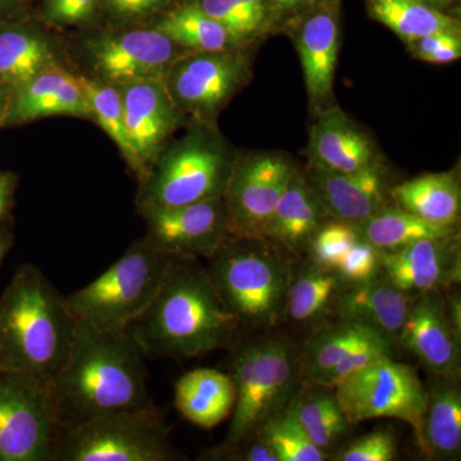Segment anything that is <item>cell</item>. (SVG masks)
<instances>
[{
  "label": "cell",
  "instance_id": "cell-1",
  "mask_svg": "<svg viewBox=\"0 0 461 461\" xmlns=\"http://www.w3.org/2000/svg\"><path fill=\"white\" fill-rule=\"evenodd\" d=\"M241 329L198 259L172 258L150 304L126 332L144 357L182 360L232 348Z\"/></svg>",
  "mask_w": 461,
  "mask_h": 461
},
{
  "label": "cell",
  "instance_id": "cell-2",
  "mask_svg": "<svg viewBox=\"0 0 461 461\" xmlns=\"http://www.w3.org/2000/svg\"><path fill=\"white\" fill-rule=\"evenodd\" d=\"M142 357L126 330L102 332L77 321L68 357L50 384L57 435L111 412L153 405Z\"/></svg>",
  "mask_w": 461,
  "mask_h": 461
},
{
  "label": "cell",
  "instance_id": "cell-3",
  "mask_svg": "<svg viewBox=\"0 0 461 461\" xmlns=\"http://www.w3.org/2000/svg\"><path fill=\"white\" fill-rule=\"evenodd\" d=\"M76 326L66 296L38 267L23 264L0 295V369L50 386L68 357Z\"/></svg>",
  "mask_w": 461,
  "mask_h": 461
},
{
  "label": "cell",
  "instance_id": "cell-4",
  "mask_svg": "<svg viewBox=\"0 0 461 461\" xmlns=\"http://www.w3.org/2000/svg\"><path fill=\"white\" fill-rule=\"evenodd\" d=\"M206 260L218 295L242 327L273 329L285 320L294 260L275 242L230 235Z\"/></svg>",
  "mask_w": 461,
  "mask_h": 461
},
{
  "label": "cell",
  "instance_id": "cell-5",
  "mask_svg": "<svg viewBox=\"0 0 461 461\" xmlns=\"http://www.w3.org/2000/svg\"><path fill=\"white\" fill-rule=\"evenodd\" d=\"M235 159L217 127L193 122L186 135L163 148L139 184L138 213L223 198Z\"/></svg>",
  "mask_w": 461,
  "mask_h": 461
},
{
  "label": "cell",
  "instance_id": "cell-6",
  "mask_svg": "<svg viewBox=\"0 0 461 461\" xmlns=\"http://www.w3.org/2000/svg\"><path fill=\"white\" fill-rule=\"evenodd\" d=\"M230 375L236 400L223 445L256 435L290 403L303 384L300 353L282 338H263L232 346Z\"/></svg>",
  "mask_w": 461,
  "mask_h": 461
},
{
  "label": "cell",
  "instance_id": "cell-7",
  "mask_svg": "<svg viewBox=\"0 0 461 461\" xmlns=\"http://www.w3.org/2000/svg\"><path fill=\"white\" fill-rule=\"evenodd\" d=\"M171 259L138 240L99 277L66 296L67 306L94 330L123 332L150 304Z\"/></svg>",
  "mask_w": 461,
  "mask_h": 461
},
{
  "label": "cell",
  "instance_id": "cell-8",
  "mask_svg": "<svg viewBox=\"0 0 461 461\" xmlns=\"http://www.w3.org/2000/svg\"><path fill=\"white\" fill-rule=\"evenodd\" d=\"M184 459L154 405L94 418L59 430L51 461H172Z\"/></svg>",
  "mask_w": 461,
  "mask_h": 461
},
{
  "label": "cell",
  "instance_id": "cell-9",
  "mask_svg": "<svg viewBox=\"0 0 461 461\" xmlns=\"http://www.w3.org/2000/svg\"><path fill=\"white\" fill-rule=\"evenodd\" d=\"M333 391L351 426L391 418L408 423L420 442L429 390L412 366L382 357Z\"/></svg>",
  "mask_w": 461,
  "mask_h": 461
},
{
  "label": "cell",
  "instance_id": "cell-10",
  "mask_svg": "<svg viewBox=\"0 0 461 461\" xmlns=\"http://www.w3.org/2000/svg\"><path fill=\"white\" fill-rule=\"evenodd\" d=\"M250 77L245 48L186 51L165 76L167 87L185 118L215 126L218 115Z\"/></svg>",
  "mask_w": 461,
  "mask_h": 461
},
{
  "label": "cell",
  "instance_id": "cell-11",
  "mask_svg": "<svg viewBox=\"0 0 461 461\" xmlns=\"http://www.w3.org/2000/svg\"><path fill=\"white\" fill-rule=\"evenodd\" d=\"M91 77L120 85L165 77L169 67L187 50L153 27H108L85 36L80 45Z\"/></svg>",
  "mask_w": 461,
  "mask_h": 461
},
{
  "label": "cell",
  "instance_id": "cell-12",
  "mask_svg": "<svg viewBox=\"0 0 461 461\" xmlns=\"http://www.w3.org/2000/svg\"><path fill=\"white\" fill-rule=\"evenodd\" d=\"M56 438L50 386L0 369V461H51Z\"/></svg>",
  "mask_w": 461,
  "mask_h": 461
},
{
  "label": "cell",
  "instance_id": "cell-13",
  "mask_svg": "<svg viewBox=\"0 0 461 461\" xmlns=\"http://www.w3.org/2000/svg\"><path fill=\"white\" fill-rule=\"evenodd\" d=\"M296 169L290 158L275 151L236 157L223 194L230 235L267 239L276 206Z\"/></svg>",
  "mask_w": 461,
  "mask_h": 461
},
{
  "label": "cell",
  "instance_id": "cell-14",
  "mask_svg": "<svg viewBox=\"0 0 461 461\" xmlns=\"http://www.w3.org/2000/svg\"><path fill=\"white\" fill-rule=\"evenodd\" d=\"M145 244L169 258L209 259L230 236L223 198L141 212Z\"/></svg>",
  "mask_w": 461,
  "mask_h": 461
},
{
  "label": "cell",
  "instance_id": "cell-15",
  "mask_svg": "<svg viewBox=\"0 0 461 461\" xmlns=\"http://www.w3.org/2000/svg\"><path fill=\"white\" fill-rule=\"evenodd\" d=\"M115 87L120 91L127 131L145 180L185 115L172 99L165 77L144 78Z\"/></svg>",
  "mask_w": 461,
  "mask_h": 461
},
{
  "label": "cell",
  "instance_id": "cell-16",
  "mask_svg": "<svg viewBox=\"0 0 461 461\" xmlns=\"http://www.w3.org/2000/svg\"><path fill=\"white\" fill-rule=\"evenodd\" d=\"M397 344L411 351L433 377H459L461 338L446 317L444 291L414 297Z\"/></svg>",
  "mask_w": 461,
  "mask_h": 461
},
{
  "label": "cell",
  "instance_id": "cell-17",
  "mask_svg": "<svg viewBox=\"0 0 461 461\" xmlns=\"http://www.w3.org/2000/svg\"><path fill=\"white\" fill-rule=\"evenodd\" d=\"M304 176L330 220L359 224L393 204V187L384 160L359 171L344 173L308 167Z\"/></svg>",
  "mask_w": 461,
  "mask_h": 461
},
{
  "label": "cell",
  "instance_id": "cell-18",
  "mask_svg": "<svg viewBox=\"0 0 461 461\" xmlns=\"http://www.w3.org/2000/svg\"><path fill=\"white\" fill-rule=\"evenodd\" d=\"M381 275L411 295L450 290L461 278L459 233L420 240L395 253L381 251Z\"/></svg>",
  "mask_w": 461,
  "mask_h": 461
},
{
  "label": "cell",
  "instance_id": "cell-19",
  "mask_svg": "<svg viewBox=\"0 0 461 461\" xmlns=\"http://www.w3.org/2000/svg\"><path fill=\"white\" fill-rule=\"evenodd\" d=\"M58 115L93 121L83 75H76L67 66L50 67L14 87L5 127Z\"/></svg>",
  "mask_w": 461,
  "mask_h": 461
},
{
  "label": "cell",
  "instance_id": "cell-20",
  "mask_svg": "<svg viewBox=\"0 0 461 461\" xmlns=\"http://www.w3.org/2000/svg\"><path fill=\"white\" fill-rule=\"evenodd\" d=\"M309 168L354 172L382 162L375 141L345 112L329 107L312 127Z\"/></svg>",
  "mask_w": 461,
  "mask_h": 461
},
{
  "label": "cell",
  "instance_id": "cell-21",
  "mask_svg": "<svg viewBox=\"0 0 461 461\" xmlns=\"http://www.w3.org/2000/svg\"><path fill=\"white\" fill-rule=\"evenodd\" d=\"M295 45L309 100L314 108L321 109L332 98L335 83L339 50L338 12L330 7L312 12L297 29Z\"/></svg>",
  "mask_w": 461,
  "mask_h": 461
},
{
  "label": "cell",
  "instance_id": "cell-22",
  "mask_svg": "<svg viewBox=\"0 0 461 461\" xmlns=\"http://www.w3.org/2000/svg\"><path fill=\"white\" fill-rule=\"evenodd\" d=\"M62 42L32 21L0 25V84L12 89L54 66H67Z\"/></svg>",
  "mask_w": 461,
  "mask_h": 461
},
{
  "label": "cell",
  "instance_id": "cell-23",
  "mask_svg": "<svg viewBox=\"0 0 461 461\" xmlns=\"http://www.w3.org/2000/svg\"><path fill=\"white\" fill-rule=\"evenodd\" d=\"M415 296L403 293L379 275L363 284L346 285L336 304L335 315L339 321L377 330L397 344Z\"/></svg>",
  "mask_w": 461,
  "mask_h": 461
},
{
  "label": "cell",
  "instance_id": "cell-24",
  "mask_svg": "<svg viewBox=\"0 0 461 461\" xmlns=\"http://www.w3.org/2000/svg\"><path fill=\"white\" fill-rule=\"evenodd\" d=\"M327 220L304 172L296 169L276 206L267 239L293 258H305L312 239Z\"/></svg>",
  "mask_w": 461,
  "mask_h": 461
},
{
  "label": "cell",
  "instance_id": "cell-25",
  "mask_svg": "<svg viewBox=\"0 0 461 461\" xmlns=\"http://www.w3.org/2000/svg\"><path fill=\"white\" fill-rule=\"evenodd\" d=\"M346 285L333 269L309 258H299L294 262L285 320L312 330L323 326L335 315L336 304Z\"/></svg>",
  "mask_w": 461,
  "mask_h": 461
},
{
  "label": "cell",
  "instance_id": "cell-26",
  "mask_svg": "<svg viewBox=\"0 0 461 461\" xmlns=\"http://www.w3.org/2000/svg\"><path fill=\"white\" fill-rule=\"evenodd\" d=\"M395 342L377 330L353 321L324 323L312 332L304 350L300 353L302 375L305 384H317L330 369L351 355L369 348H393Z\"/></svg>",
  "mask_w": 461,
  "mask_h": 461
},
{
  "label": "cell",
  "instance_id": "cell-27",
  "mask_svg": "<svg viewBox=\"0 0 461 461\" xmlns=\"http://www.w3.org/2000/svg\"><path fill=\"white\" fill-rule=\"evenodd\" d=\"M426 412L417 446L432 460H459L461 455V391L459 377H435L427 388Z\"/></svg>",
  "mask_w": 461,
  "mask_h": 461
},
{
  "label": "cell",
  "instance_id": "cell-28",
  "mask_svg": "<svg viewBox=\"0 0 461 461\" xmlns=\"http://www.w3.org/2000/svg\"><path fill=\"white\" fill-rule=\"evenodd\" d=\"M236 391L232 378L217 369L185 373L175 384V406L185 420L211 429L230 417Z\"/></svg>",
  "mask_w": 461,
  "mask_h": 461
},
{
  "label": "cell",
  "instance_id": "cell-29",
  "mask_svg": "<svg viewBox=\"0 0 461 461\" xmlns=\"http://www.w3.org/2000/svg\"><path fill=\"white\" fill-rule=\"evenodd\" d=\"M393 204L427 222L457 227L461 213V186L456 171L426 173L391 189Z\"/></svg>",
  "mask_w": 461,
  "mask_h": 461
},
{
  "label": "cell",
  "instance_id": "cell-30",
  "mask_svg": "<svg viewBox=\"0 0 461 461\" xmlns=\"http://www.w3.org/2000/svg\"><path fill=\"white\" fill-rule=\"evenodd\" d=\"M287 406L306 437L329 455L353 427L339 408L333 388L304 382Z\"/></svg>",
  "mask_w": 461,
  "mask_h": 461
},
{
  "label": "cell",
  "instance_id": "cell-31",
  "mask_svg": "<svg viewBox=\"0 0 461 461\" xmlns=\"http://www.w3.org/2000/svg\"><path fill=\"white\" fill-rule=\"evenodd\" d=\"M153 27L187 51H217L241 48L218 21L206 14L196 0H184L154 18Z\"/></svg>",
  "mask_w": 461,
  "mask_h": 461
},
{
  "label": "cell",
  "instance_id": "cell-32",
  "mask_svg": "<svg viewBox=\"0 0 461 461\" xmlns=\"http://www.w3.org/2000/svg\"><path fill=\"white\" fill-rule=\"evenodd\" d=\"M355 226L364 241L384 253H395L420 240L448 238L459 233L457 227L427 222L393 203Z\"/></svg>",
  "mask_w": 461,
  "mask_h": 461
},
{
  "label": "cell",
  "instance_id": "cell-33",
  "mask_svg": "<svg viewBox=\"0 0 461 461\" xmlns=\"http://www.w3.org/2000/svg\"><path fill=\"white\" fill-rule=\"evenodd\" d=\"M371 16L396 33L406 45L442 32H460L456 18L421 0H371Z\"/></svg>",
  "mask_w": 461,
  "mask_h": 461
},
{
  "label": "cell",
  "instance_id": "cell-34",
  "mask_svg": "<svg viewBox=\"0 0 461 461\" xmlns=\"http://www.w3.org/2000/svg\"><path fill=\"white\" fill-rule=\"evenodd\" d=\"M83 78L94 122L98 123L100 129L112 139L140 184L145 173L130 140L120 91L113 85L103 83L91 76L83 75Z\"/></svg>",
  "mask_w": 461,
  "mask_h": 461
},
{
  "label": "cell",
  "instance_id": "cell-35",
  "mask_svg": "<svg viewBox=\"0 0 461 461\" xmlns=\"http://www.w3.org/2000/svg\"><path fill=\"white\" fill-rule=\"evenodd\" d=\"M200 8L221 23L236 44L247 48L271 23L268 0H196Z\"/></svg>",
  "mask_w": 461,
  "mask_h": 461
},
{
  "label": "cell",
  "instance_id": "cell-36",
  "mask_svg": "<svg viewBox=\"0 0 461 461\" xmlns=\"http://www.w3.org/2000/svg\"><path fill=\"white\" fill-rule=\"evenodd\" d=\"M256 435L266 439L278 461H323L329 456L306 437L288 406L267 420Z\"/></svg>",
  "mask_w": 461,
  "mask_h": 461
},
{
  "label": "cell",
  "instance_id": "cell-37",
  "mask_svg": "<svg viewBox=\"0 0 461 461\" xmlns=\"http://www.w3.org/2000/svg\"><path fill=\"white\" fill-rule=\"evenodd\" d=\"M359 240L355 224L327 220L312 239L306 258L336 271L346 254Z\"/></svg>",
  "mask_w": 461,
  "mask_h": 461
},
{
  "label": "cell",
  "instance_id": "cell-38",
  "mask_svg": "<svg viewBox=\"0 0 461 461\" xmlns=\"http://www.w3.org/2000/svg\"><path fill=\"white\" fill-rule=\"evenodd\" d=\"M173 0H99L109 27L144 26L168 11Z\"/></svg>",
  "mask_w": 461,
  "mask_h": 461
},
{
  "label": "cell",
  "instance_id": "cell-39",
  "mask_svg": "<svg viewBox=\"0 0 461 461\" xmlns=\"http://www.w3.org/2000/svg\"><path fill=\"white\" fill-rule=\"evenodd\" d=\"M336 461H393L397 459V441L388 429L372 430L355 438L335 454Z\"/></svg>",
  "mask_w": 461,
  "mask_h": 461
},
{
  "label": "cell",
  "instance_id": "cell-40",
  "mask_svg": "<svg viewBox=\"0 0 461 461\" xmlns=\"http://www.w3.org/2000/svg\"><path fill=\"white\" fill-rule=\"evenodd\" d=\"M100 16L99 0H42L41 18L45 25L87 27Z\"/></svg>",
  "mask_w": 461,
  "mask_h": 461
},
{
  "label": "cell",
  "instance_id": "cell-41",
  "mask_svg": "<svg viewBox=\"0 0 461 461\" xmlns=\"http://www.w3.org/2000/svg\"><path fill=\"white\" fill-rule=\"evenodd\" d=\"M335 272L348 285L371 281L381 275V251L360 238Z\"/></svg>",
  "mask_w": 461,
  "mask_h": 461
},
{
  "label": "cell",
  "instance_id": "cell-42",
  "mask_svg": "<svg viewBox=\"0 0 461 461\" xmlns=\"http://www.w3.org/2000/svg\"><path fill=\"white\" fill-rule=\"evenodd\" d=\"M20 176L16 172L0 171V226L12 223V211L16 204V191Z\"/></svg>",
  "mask_w": 461,
  "mask_h": 461
},
{
  "label": "cell",
  "instance_id": "cell-43",
  "mask_svg": "<svg viewBox=\"0 0 461 461\" xmlns=\"http://www.w3.org/2000/svg\"><path fill=\"white\" fill-rule=\"evenodd\" d=\"M445 312L451 327H453L456 335L461 338V296L459 290H455L445 296Z\"/></svg>",
  "mask_w": 461,
  "mask_h": 461
},
{
  "label": "cell",
  "instance_id": "cell-44",
  "mask_svg": "<svg viewBox=\"0 0 461 461\" xmlns=\"http://www.w3.org/2000/svg\"><path fill=\"white\" fill-rule=\"evenodd\" d=\"M26 18L23 0H0V25Z\"/></svg>",
  "mask_w": 461,
  "mask_h": 461
},
{
  "label": "cell",
  "instance_id": "cell-45",
  "mask_svg": "<svg viewBox=\"0 0 461 461\" xmlns=\"http://www.w3.org/2000/svg\"><path fill=\"white\" fill-rule=\"evenodd\" d=\"M268 2L272 12H277V14H288L306 5H312L311 0H268Z\"/></svg>",
  "mask_w": 461,
  "mask_h": 461
},
{
  "label": "cell",
  "instance_id": "cell-46",
  "mask_svg": "<svg viewBox=\"0 0 461 461\" xmlns=\"http://www.w3.org/2000/svg\"><path fill=\"white\" fill-rule=\"evenodd\" d=\"M14 244V236L12 232L11 224L8 226H0V267H2L3 260L9 253Z\"/></svg>",
  "mask_w": 461,
  "mask_h": 461
},
{
  "label": "cell",
  "instance_id": "cell-47",
  "mask_svg": "<svg viewBox=\"0 0 461 461\" xmlns=\"http://www.w3.org/2000/svg\"><path fill=\"white\" fill-rule=\"evenodd\" d=\"M12 87L0 84V129L5 127L7 117L9 98H11Z\"/></svg>",
  "mask_w": 461,
  "mask_h": 461
},
{
  "label": "cell",
  "instance_id": "cell-48",
  "mask_svg": "<svg viewBox=\"0 0 461 461\" xmlns=\"http://www.w3.org/2000/svg\"><path fill=\"white\" fill-rule=\"evenodd\" d=\"M426 5H432V7H444V5H450L453 0H421Z\"/></svg>",
  "mask_w": 461,
  "mask_h": 461
},
{
  "label": "cell",
  "instance_id": "cell-49",
  "mask_svg": "<svg viewBox=\"0 0 461 461\" xmlns=\"http://www.w3.org/2000/svg\"><path fill=\"white\" fill-rule=\"evenodd\" d=\"M312 3L317 2V0H311Z\"/></svg>",
  "mask_w": 461,
  "mask_h": 461
},
{
  "label": "cell",
  "instance_id": "cell-50",
  "mask_svg": "<svg viewBox=\"0 0 461 461\" xmlns=\"http://www.w3.org/2000/svg\"><path fill=\"white\" fill-rule=\"evenodd\" d=\"M182 2H184V0H182Z\"/></svg>",
  "mask_w": 461,
  "mask_h": 461
}]
</instances>
